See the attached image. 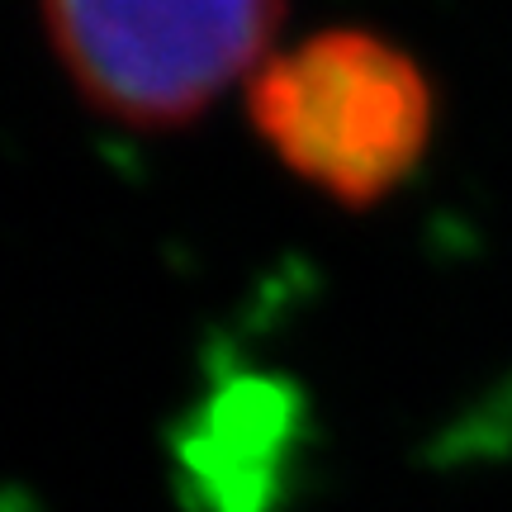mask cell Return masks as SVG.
<instances>
[{
    "instance_id": "cell-1",
    "label": "cell",
    "mask_w": 512,
    "mask_h": 512,
    "mask_svg": "<svg viewBox=\"0 0 512 512\" xmlns=\"http://www.w3.org/2000/svg\"><path fill=\"white\" fill-rule=\"evenodd\" d=\"M247 119L309 190L370 209L418 171L437 95L399 43L366 29H323L256 67Z\"/></svg>"
},
{
    "instance_id": "cell-2",
    "label": "cell",
    "mask_w": 512,
    "mask_h": 512,
    "mask_svg": "<svg viewBox=\"0 0 512 512\" xmlns=\"http://www.w3.org/2000/svg\"><path fill=\"white\" fill-rule=\"evenodd\" d=\"M285 0H43L62 72L95 114L181 128L271 57Z\"/></svg>"
}]
</instances>
